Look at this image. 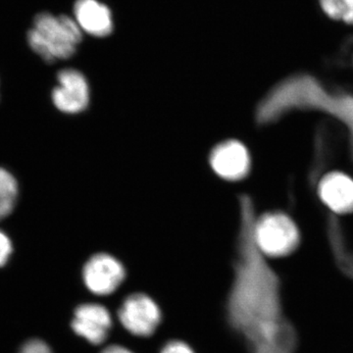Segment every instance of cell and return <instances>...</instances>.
<instances>
[{
    "mask_svg": "<svg viewBox=\"0 0 353 353\" xmlns=\"http://www.w3.org/2000/svg\"><path fill=\"white\" fill-rule=\"evenodd\" d=\"M319 3L331 19L353 25V0H319Z\"/></svg>",
    "mask_w": 353,
    "mask_h": 353,
    "instance_id": "4fadbf2b",
    "label": "cell"
},
{
    "mask_svg": "<svg viewBox=\"0 0 353 353\" xmlns=\"http://www.w3.org/2000/svg\"><path fill=\"white\" fill-rule=\"evenodd\" d=\"M318 196L334 214L352 213L353 179L341 172H331L320 181Z\"/></svg>",
    "mask_w": 353,
    "mask_h": 353,
    "instance_id": "30bf717a",
    "label": "cell"
},
{
    "mask_svg": "<svg viewBox=\"0 0 353 353\" xmlns=\"http://www.w3.org/2000/svg\"><path fill=\"white\" fill-rule=\"evenodd\" d=\"M211 168L220 178L236 182L245 179L252 168L248 148L241 141H223L213 148L209 157Z\"/></svg>",
    "mask_w": 353,
    "mask_h": 353,
    "instance_id": "52a82bcc",
    "label": "cell"
},
{
    "mask_svg": "<svg viewBox=\"0 0 353 353\" xmlns=\"http://www.w3.org/2000/svg\"><path fill=\"white\" fill-rule=\"evenodd\" d=\"M126 278L124 265L108 253H97L83 268V281L95 296H110L119 289Z\"/></svg>",
    "mask_w": 353,
    "mask_h": 353,
    "instance_id": "8992f818",
    "label": "cell"
},
{
    "mask_svg": "<svg viewBox=\"0 0 353 353\" xmlns=\"http://www.w3.org/2000/svg\"><path fill=\"white\" fill-rule=\"evenodd\" d=\"M238 259L229 299L230 323L250 353H297L299 334L285 313L282 282L257 248L252 197H240Z\"/></svg>",
    "mask_w": 353,
    "mask_h": 353,
    "instance_id": "6da1fadb",
    "label": "cell"
},
{
    "mask_svg": "<svg viewBox=\"0 0 353 353\" xmlns=\"http://www.w3.org/2000/svg\"><path fill=\"white\" fill-rule=\"evenodd\" d=\"M17 196V181L12 174L0 167V220L12 212Z\"/></svg>",
    "mask_w": 353,
    "mask_h": 353,
    "instance_id": "7c38bea8",
    "label": "cell"
},
{
    "mask_svg": "<svg viewBox=\"0 0 353 353\" xmlns=\"http://www.w3.org/2000/svg\"><path fill=\"white\" fill-rule=\"evenodd\" d=\"M112 325L108 309L99 303L79 305L71 323L74 333L92 345H101L108 340Z\"/></svg>",
    "mask_w": 353,
    "mask_h": 353,
    "instance_id": "9c48e42d",
    "label": "cell"
},
{
    "mask_svg": "<svg viewBox=\"0 0 353 353\" xmlns=\"http://www.w3.org/2000/svg\"><path fill=\"white\" fill-rule=\"evenodd\" d=\"M19 353H53L50 345L41 340L27 341L21 347Z\"/></svg>",
    "mask_w": 353,
    "mask_h": 353,
    "instance_id": "5bb4252c",
    "label": "cell"
},
{
    "mask_svg": "<svg viewBox=\"0 0 353 353\" xmlns=\"http://www.w3.org/2000/svg\"><path fill=\"white\" fill-rule=\"evenodd\" d=\"M58 85L52 92V101L58 110L67 114L82 112L90 102V88L85 77L75 69L58 73Z\"/></svg>",
    "mask_w": 353,
    "mask_h": 353,
    "instance_id": "ba28073f",
    "label": "cell"
},
{
    "mask_svg": "<svg viewBox=\"0 0 353 353\" xmlns=\"http://www.w3.org/2000/svg\"><path fill=\"white\" fill-rule=\"evenodd\" d=\"M159 353H196L188 343L182 341H171L162 347Z\"/></svg>",
    "mask_w": 353,
    "mask_h": 353,
    "instance_id": "2e32d148",
    "label": "cell"
},
{
    "mask_svg": "<svg viewBox=\"0 0 353 353\" xmlns=\"http://www.w3.org/2000/svg\"><path fill=\"white\" fill-rule=\"evenodd\" d=\"M121 325L132 336L148 338L155 333L162 320L159 306L148 294H132L118 310Z\"/></svg>",
    "mask_w": 353,
    "mask_h": 353,
    "instance_id": "5b68a950",
    "label": "cell"
},
{
    "mask_svg": "<svg viewBox=\"0 0 353 353\" xmlns=\"http://www.w3.org/2000/svg\"><path fill=\"white\" fill-rule=\"evenodd\" d=\"M254 240L268 259L289 256L301 243V232L294 220L284 212H268L255 218Z\"/></svg>",
    "mask_w": 353,
    "mask_h": 353,
    "instance_id": "277c9868",
    "label": "cell"
},
{
    "mask_svg": "<svg viewBox=\"0 0 353 353\" xmlns=\"http://www.w3.org/2000/svg\"><path fill=\"white\" fill-rule=\"evenodd\" d=\"M101 353H134L122 345H112L104 348Z\"/></svg>",
    "mask_w": 353,
    "mask_h": 353,
    "instance_id": "e0dca14e",
    "label": "cell"
},
{
    "mask_svg": "<svg viewBox=\"0 0 353 353\" xmlns=\"http://www.w3.org/2000/svg\"><path fill=\"white\" fill-rule=\"evenodd\" d=\"M83 39L82 30L67 15L39 13L27 34L30 48L48 63L69 59Z\"/></svg>",
    "mask_w": 353,
    "mask_h": 353,
    "instance_id": "3957f363",
    "label": "cell"
},
{
    "mask_svg": "<svg viewBox=\"0 0 353 353\" xmlns=\"http://www.w3.org/2000/svg\"><path fill=\"white\" fill-rule=\"evenodd\" d=\"M74 16L79 28L90 36L104 38L113 31L110 9L99 0H77Z\"/></svg>",
    "mask_w": 353,
    "mask_h": 353,
    "instance_id": "8fae6325",
    "label": "cell"
},
{
    "mask_svg": "<svg viewBox=\"0 0 353 353\" xmlns=\"http://www.w3.org/2000/svg\"><path fill=\"white\" fill-rule=\"evenodd\" d=\"M12 243L3 232L0 231V267L4 266L12 253Z\"/></svg>",
    "mask_w": 353,
    "mask_h": 353,
    "instance_id": "9a60e30c",
    "label": "cell"
},
{
    "mask_svg": "<svg viewBox=\"0 0 353 353\" xmlns=\"http://www.w3.org/2000/svg\"><path fill=\"white\" fill-rule=\"evenodd\" d=\"M294 112H315L332 117L345 129L353 160V94L330 90L310 74L288 77L271 88L255 109V120L268 126Z\"/></svg>",
    "mask_w": 353,
    "mask_h": 353,
    "instance_id": "7a4b0ae2",
    "label": "cell"
}]
</instances>
